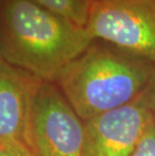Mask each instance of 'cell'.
<instances>
[{"mask_svg": "<svg viewBox=\"0 0 155 156\" xmlns=\"http://www.w3.org/2000/svg\"><path fill=\"white\" fill-rule=\"evenodd\" d=\"M95 39L83 26L31 0H2L0 56L42 81L55 83L62 71Z\"/></svg>", "mask_w": 155, "mask_h": 156, "instance_id": "6da1fadb", "label": "cell"}, {"mask_svg": "<svg viewBox=\"0 0 155 156\" xmlns=\"http://www.w3.org/2000/svg\"><path fill=\"white\" fill-rule=\"evenodd\" d=\"M154 62L101 41L62 71L55 84L84 122L139 97Z\"/></svg>", "mask_w": 155, "mask_h": 156, "instance_id": "7a4b0ae2", "label": "cell"}, {"mask_svg": "<svg viewBox=\"0 0 155 156\" xmlns=\"http://www.w3.org/2000/svg\"><path fill=\"white\" fill-rule=\"evenodd\" d=\"M85 27L95 41L155 64V0H89Z\"/></svg>", "mask_w": 155, "mask_h": 156, "instance_id": "3957f363", "label": "cell"}, {"mask_svg": "<svg viewBox=\"0 0 155 156\" xmlns=\"http://www.w3.org/2000/svg\"><path fill=\"white\" fill-rule=\"evenodd\" d=\"M85 122L55 83L41 81L32 98L27 146L35 156H83Z\"/></svg>", "mask_w": 155, "mask_h": 156, "instance_id": "277c9868", "label": "cell"}, {"mask_svg": "<svg viewBox=\"0 0 155 156\" xmlns=\"http://www.w3.org/2000/svg\"><path fill=\"white\" fill-rule=\"evenodd\" d=\"M151 118L140 95L86 121L83 156H133Z\"/></svg>", "mask_w": 155, "mask_h": 156, "instance_id": "5b68a950", "label": "cell"}, {"mask_svg": "<svg viewBox=\"0 0 155 156\" xmlns=\"http://www.w3.org/2000/svg\"><path fill=\"white\" fill-rule=\"evenodd\" d=\"M41 81L5 62L0 68V143L27 146L32 98Z\"/></svg>", "mask_w": 155, "mask_h": 156, "instance_id": "8992f818", "label": "cell"}, {"mask_svg": "<svg viewBox=\"0 0 155 156\" xmlns=\"http://www.w3.org/2000/svg\"><path fill=\"white\" fill-rule=\"evenodd\" d=\"M37 5L79 26L85 27L89 15V0H31Z\"/></svg>", "mask_w": 155, "mask_h": 156, "instance_id": "52a82bcc", "label": "cell"}, {"mask_svg": "<svg viewBox=\"0 0 155 156\" xmlns=\"http://www.w3.org/2000/svg\"><path fill=\"white\" fill-rule=\"evenodd\" d=\"M133 156H155V122L152 118L145 129Z\"/></svg>", "mask_w": 155, "mask_h": 156, "instance_id": "ba28073f", "label": "cell"}, {"mask_svg": "<svg viewBox=\"0 0 155 156\" xmlns=\"http://www.w3.org/2000/svg\"><path fill=\"white\" fill-rule=\"evenodd\" d=\"M141 98L155 122V64L149 81L144 91L141 93Z\"/></svg>", "mask_w": 155, "mask_h": 156, "instance_id": "9c48e42d", "label": "cell"}, {"mask_svg": "<svg viewBox=\"0 0 155 156\" xmlns=\"http://www.w3.org/2000/svg\"><path fill=\"white\" fill-rule=\"evenodd\" d=\"M0 156H35L24 144L19 142H2L0 143Z\"/></svg>", "mask_w": 155, "mask_h": 156, "instance_id": "30bf717a", "label": "cell"}, {"mask_svg": "<svg viewBox=\"0 0 155 156\" xmlns=\"http://www.w3.org/2000/svg\"><path fill=\"white\" fill-rule=\"evenodd\" d=\"M1 1H2V0H0V5H1ZM3 64H4V61H3V59L1 58V56H0V68L2 67Z\"/></svg>", "mask_w": 155, "mask_h": 156, "instance_id": "8fae6325", "label": "cell"}]
</instances>
